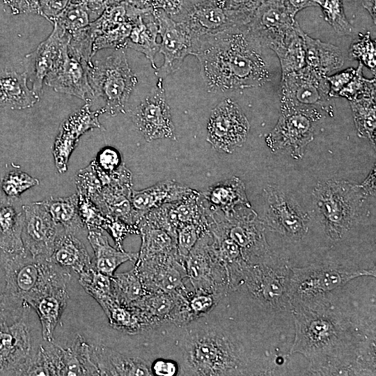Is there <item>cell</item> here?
<instances>
[{"instance_id":"obj_1","label":"cell","mask_w":376,"mask_h":376,"mask_svg":"<svg viewBox=\"0 0 376 376\" xmlns=\"http://www.w3.org/2000/svg\"><path fill=\"white\" fill-rule=\"evenodd\" d=\"M334 295L292 306L295 336L290 353L304 356L318 375H373L375 329L359 328L334 306Z\"/></svg>"},{"instance_id":"obj_2","label":"cell","mask_w":376,"mask_h":376,"mask_svg":"<svg viewBox=\"0 0 376 376\" xmlns=\"http://www.w3.org/2000/svg\"><path fill=\"white\" fill-rule=\"evenodd\" d=\"M165 327L168 329L163 327L164 329L160 332L173 340V345L164 350L167 353L164 358L178 362V375L256 373L254 357L244 334L234 322L221 319L215 307L207 315L187 324Z\"/></svg>"},{"instance_id":"obj_3","label":"cell","mask_w":376,"mask_h":376,"mask_svg":"<svg viewBox=\"0 0 376 376\" xmlns=\"http://www.w3.org/2000/svg\"><path fill=\"white\" fill-rule=\"evenodd\" d=\"M262 47L246 25L198 38L192 55L209 92L259 87L272 79Z\"/></svg>"},{"instance_id":"obj_4","label":"cell","mask_w":376,"mask_h":376,"mask_svg":"<svg viewBox=\"0 0 376 376\" xmlns=\"http://www.w3.org/2000/svg\"><path fill=\"white\" fill-rule=\"evenodd\" d=\"M5 287L0 301V324H11L31 313L29 300L56 285H68L71 273L49 260L33 258L26 250L15 253L0 251Z\"/></svg>"},{"instance_id":"obj_5","label":"cell","mask_w":376,"mask_h":376,"mask_svg":"<svg viewBox=\"0 0 376 376\" xmlns=\"http://www.w3.org/2000/svg\"><path fill=\"white\" fill-rule=\"evenodd\" d=\"M290 269L288 292L292 306L326 297L358 277H375V267L329 257Z\"/></svg>"},{"instance_id":"obj_6","label":"cell","mask_w":376,"mask_h":376,"mask_svg":"<svg viewBox=\"0 0 376 376\" xmlns=\"http://www.w3.org/2000/svg\"><path fill=\"white\" fill-rule=\"evenodd\" d=\"M290 267L283 258L269 252L246 265L240 284L234 290L244 295L262 312L273 315L291 313L288 292Z\"/></svg>"},{"instance_id":"obj_7","label":"cell","mask_w":376,"mask_h":376,"mask_svg":"<svg viewBox=\"0 0 376 376\" xmlns=\"http://www.w3.org/2000/svg\"><path fill=\"white\" fill-rule=\"evenodd\" d=\"M366 188L345 180L319 182L313 191L320 224L325 235L339 242L359 223Z\"/></svg>"},{"instance_id":"obj_8","label":"cell","mask_w":376,"mask_h":376,"mask_svg":"<svg viewBox=\"0 0 376 376\" xmlns=\"http://www.w3.org/2000/svg\"><path fill=\"white\" fill-rule=\"evenodd\" d=\"M88 82L95 97H102L104 113L111 116L125 113L130 96L137 84L136 76L129 66L123 49L86 68Z\"/></svg>"},{"instance_id":"obj_9","label":"cell","mask_w":376,"mask_h":376,"mask_svg":"<svg viewBox=\"0 0 376 376\" xmlns=\"http://www.w3.org/2000/svg\"><path fill=\"white\" fill-rule=\"evenodd\" d=\"M281 93V108L334 111L326 76L306 65L282 77Z\"/></svg>"},{"instance_id":"obj_10","label":"cell","mask_w":376,"mask_h":376,"mask_svg":"<svg viewBox=\"0 0 376 376\" xmlns=\"http://www.w3.org/2000/svg\"><path fill=\"white\" fill-rule=\"evenodd\" d=\"M323 116L317 110L281 108L278 122L266 137L267 145L273 150H288L295 159L301 158Z\"/></svg>"},{"instance_id":"obj_11","label":"cell","mask_w":376,"mask_h":376,"mask_svg":"<svg viewBox=\"0 0 376 376\" xmlns=\"http://www.w3.org/2000/svg\"><path fill=\"white\" fill-rule=\"evenodd\" d=\"M212 240L209 230L204 232L185 258L187 278L194 292L227 295L226 269L217 256Z\"/></svg>"},{"instance_id":"obj_12","label":"cell","mask_w":376,"mask_h":376,"mask_svg":"<svg viewBox=\"0 0 376 376\" xmlns=\"http://www.w3.org/2000/svg\"><path fill=\"white\" fill-rule=\"evenodd\" d=\"M173 19L182 24L195 42L202 36L244 26L250 21L224 6L205 0H182L180 10Z\"/></svg>"},{"instance_id":"obj_13","label":"cell","mask_w":376,"mask_h":376,"mask_svg":"<svg viewBox=\"0 0 376 376\" xmlns=\"http://www.w3.org/2000/svg\"><path fill=\"white\" fill-rule=\"evenodd\" d=\"M264 226L292 242L304 240L310 229V217L290 196L274 187L266 189Z\"/></svg>"},{"instance_id":"obj_14","label":"cell","mask_w":376,"mask_h":376,"mask_svg":"<svg viewBox=\"0 0 376 376\" xmlns=\"http://www.w3.org/2000/svg\"><path fill=\"white\" fill-rule=\"evenodd\" d=\"M250 124L240 107L226 98L211 111L207 124V141L220 152L232 153L246 141Z\"/></svg>"},{"instance_id":"obj_15","label":"cell","mask_w":376,"mask_h":376,"mask_svg":"<svg viewBox=\"0 0 376 376\" xmlns=\"http://www.w3.org/2000/svg\"><path fill=\"white\" fill-rule=\"evenodd\" d=\"M30 314L0 324V375H26L38 347L34 345Z\"/></svg>"},{"instance_id":"obj_16","label":"cell","mask_w":376,"mask_h":376,"mask_svg":"<svg viewBox=\"0 0 376 376\" xmlns=\"http://www.w3.org/2000/svg\"><path fill=\"white\" fill-rule=\"evenodd\" d=\"M297 24L295 16L279 0H265L246 26L262 47L275 52L292 34Z\"/></svg>"},{"instance_id":"obj_17","label":"cell","mask_w":376,"mask_h":376,"mask_svg":"<svg viewBox=\"0 0 376 376\" xmlns=\"http://www.w3.org/2000/svg\"><path fill=\"white\" fill-rule=\"evenodd\" d=\"M132 121L148 142L162 139L177 140L162 79H158L156 86L136 107Z\"/></svg>"},{"instance_id":"obj_18","label":"cell","mask_w":376,"mask_h":376,"mask_svg":"<svg viewBox=\"0 0 376 376\" xmlns=\"http://www.w3.org/2000/svg\"><path fill=\"white\" fill-rule=\"evenodd\" d=\"M134 267L147 292L174 293L187 282L185 259L177 251L137 257Z\"/></svg>"},{"instance_id":"obj_19","label":"cell","mask_w":376,"mask_h":376,"mask_svg":"<svg viewBox=\"0 0 376 376\" xmlns=\"http://www.w3.org/2000/svg\"><path fill=\"white\" fill-rule=\"evenodd\" d=\"M153 11L161 37L159 52L164 56L163 64L155 73L158 79L164 80L180 68L187 56L193 54L195 40L182 24L173 19L164 10Z\"/></svg>"},{"instance_id":"obj_20","label":"cell","mask_w":376,"mask_h":376,"mask_svg":"<svg viewBox=\"0 0 376 376\" xmlns=\"http://www.w3.org/2000/svg\"><path fill=\"white\" fill-rule=\"evenodd\" d=\"M24 220L22 238L24 249L33 258L48 260L61 226L52 218L41 201L22 205Z\"/></svg>"},{"instance_id":"obj_21","label":"cell","mask_w":376,"mask_h":376,"mask_svg":"<svg viewBox=\"0 0 376 376\" xmlns=\"http://www.w3.org/2000/svg\"><path fill=\"white\" fill-rule=\"evenodd\" d=\"M68 43L62 48L45 83L56 92L77 97L91 104L96 97L88 82L86 68L68 51Z\"/></svg>"},{"instance_id":"obj_22","label":"cell","mask_w":376,"mask_h":376,"mask_svg":"<svg viewBox=\"0 0 376 376\" xmlns=\"http://www.w3.org/2000/svg\"><path fill=\"white\" fill-rule=\"evenodd\" d=\"M104 113L102 108L91 110V104L86 103L61 124L52 151L55 166L59 173L68 170L69 159L80 137L93 128H103L98 117Z\"/></svg>"},{"instance_id":"obj_23","label":"cell","mask_w":376,"mask_h":376,"mask_svg":"<svg viewBox=\"0 0 376 376\" xmlns=\"http://www.w3.org/2000/svg\"><path fill=\"white\" fill-rule=\"evenodd\" d=\"M70 36L54 23L48 38L32 52L25 56L24 62L27 78L32 83V91L38 96L42 91V83L54 67L62 48L70 41Z\"/></svg>"},{"instance_id":"obj_24","label":"cell","mask_w":376,"mask_h":376,"mask_svg":"<svg viewBox=\"0 0 376 376\" xmlns=\"http://www.w3.org/2000/svg\"><path fill=\"white\" fill-rule=\"evenodd\" d=\"M91 357L99 375H152L151 357L124 354L103 344L91 345Z\"/></svg>"},{"instance_id":"obj_25","label":"cell","mask_w":376,"mask_h":376,"mask_svg":"<svg viewBox=\"0 0 376 376\" xmlns=\"http://www.w3.org/2000/svg\"><path fill=\"white\" fill-rule=\"evenodd\" d=\"M67 286H52L37 294L28 303L37 313L41 324V335L45 341L52 342L54 340V331L69 299Z\"/></svg>"},{"instance_id":"obj_26","label":"cell","mask_w":376,"mask_h":376,"mask_svg":"<svg viewBox=\"0 0 376 376\" xmlns=\"http://www.w3.org/2000/svg\"><path fill=\"white\" fill-rule=\"evenodd\" d=\"M194 190L173 180H166L142 190H132L131 203L134 211L141 220L149 211L166 203L180 201Z\"/></svg>"},{"instance_id":"obj_27","label":"cell","mask_w":376,"mask_h":376,"mask_svg":"<svg viewBox=\"0 0 376 376\" xmlns=\"http://www.w3.org/2000/svg\"><path fill=\"white\" fill-rule=\"evenodd\" d=\"M24 220L19 198L0 196V251L8 253L25 251L22 234Z\"/></svg>"},{"instance_id":"obj_28","label":"cell","mask_w":376,"mask_h":376,"mask_svg":"<svg viewBox=\"0 0 376 376\" xmlns=\"http://www.w3.org/2000/svg\"><path fill=\"white\" fill-rule=\"evenodd\" d=\"M48 260L78 274L93 266L82 242L75 234L66 231L62 226L56 237L53 252Z\"/></svg>"},{"instance_id":"obj_29","label":"cell","mask_w":376,"mask_h":376,"mask_svg":"<svg viewBox=\"0 0 376 376\" xmlns=\"http://www.w3.org/2000/svg\"><path fill=\"white\" fill-rule=\"evenodd\" d=\"M158 34V24L153 9L144 8L134 22L125 46L143 54L155 70L157 68L155 56L159 51V43L157 42Z\"/></svg>"},{"instance_id":"obj_30","label":"cell","mask_w":376,"mask_h":376,"mask_svg":"<svg viewBox=\"0 0 376 376\" xmlns=\"http://www.w3.org/2000/svg\"><path fill=\"white\" fill-rule=\"evenodd\" d=\"M205 208L210 212L224 214L240 205L250 206L244 183L237 177L219 182L201 192Z\"/></svg>"},{"instance_id":"obj_31","label":"cell","mask_w":376,"mask_h":376,"mask_svg":"<svg viewBox=\"0 0 376 376\" xmlns=\"http://www.w3.org/2000/svg\"><path fill=\"white\" fill-rule=\"evenodd\" d=\"M297 30L302 39L306 66L327 76L343 65V54L338 47L311 38L299 25Z\"/></svg>"},{"instance_id":"obj_32","label":"cell","mask_w":376,"mask_h":376,"mask_svg":"<svg viewBox=\"0 0 376 376\" xmlns=\"http://www.w3.org/2000/svg\"><path fill=\"white\" fill-rule=\"evenodd\" d=\"M27 79L25 72H0V107L24 109L39 101L40 96L28 88Z\"/></svg>"},{"instance_id":"obj_33","label":"cell","mask_w":376,"mask_h":376,"mask_svg":"<svg viewBox=\"0 0 376 376\" xmlns=\"http://www.w3.org/2000/svg\"><path fill=\"white\" fill-rule=\"evenodd\" d=\"M178 292H147L136 304L135 307L139 308L148 331L171 324L178 302Z\"/></svg>"},{"instance_id":"obj_34","label":"cell","mask_w":376,"mask_h":376,"mask_svg":"<svg viewBox=\"0 0 376 376\" xmlns=\"http://www.w3.org/2000/svg\"><path fill=\"white\" fill-rule=\"evenodd\" d=\"M87 239L94 252V268L100 273L112 276L116 269L127 261L135 262L138 253L126 252L110 245L102 230H88Z\"/></svg>"},{"instance_id":"obj_35","label":"cell","mask_w":376,"mask_h":376,"mask_svg":"<svg viewBox=\"0 0 376 376\" xmlns=\"http://www.w3.org/2000/svg\"><path fill=\"white\" fill-rule=\"evenodd\" d=\"M97 302L113 329L130 335L141 334L148 331L139 308L120 304L113 295Z\"/></svg>"},{"instance_id":"obj_36","label":"cell","mask_w":376,"mask_h":376,"mask_svg":"<svg viewBox=\"0 0 376 376\" xmlns=\"http://www.w3.org/2000/svg\"><path fill=\"white\" fill-rule=\"evenodd\" d=\"M53 220L66 231L77 234L86 228L79 214L78 195L50 197L41 201Z\"/></svg>"},{"instance_id":"obj_37","label":"cell","mask_w":376,"mask_h":376,"mask_svg":"<svg viewBox=\"0 0 376 376\" xmlns=\"http://www.w3.org/2000/svg\"><path fill=\"white\" fill-rule=\"evenodd\" d=\"M138 229L141 236V246L138 252V258L177 251L175 238L164 230L153 226L143 219L140 221Z\"/></svg>"},{"instance_id":"obj_38","label":"cell","mask_w":376,"mask_h":376,"mask_svg":"<svg viewBox=\"0 0 376 376\" xmlns=\"http://www.w3.org/2000/svg\"><path fill=\"white\" fill-rule=\"evenodd\" d=\"M111 279L112 295L120 304L135 306L147 293L134 267L114 274Z\"/></svg>"},{"instance_id":"obj_39","label":"cell","mask_w":376,"mask_h":376,"mask_svg":"<svg viewBox=\"0 0 376 376\" xmlns=\"http://www.w3.org/2000/svg\"><path fill=\"white\" fill-rule=\"evenodd\" d=\"M298 26L297 23L292 34L274 52L281 63L282 77L306 66L305 51L297 30Z\"/></svg>"},{"instance_id":"obj_40","label":"cell","mask_w":376,"mask_h":376,"mask_svg":"<svg viewBox=\"0 0 376 376\" xmlns=\"http://www.w3.org/2000/svg\"><path fill=\"white\" fill-rule=\"evenodd\" d=\"M350 102L358 134L375 142V95L361 96Z\"/></svg>"},{"instance_id":"obj_41","label":"cell","mask_w":376,"mask_h":376,"mask_svg":"<svg viewBox=\"0 0 376 376\" xmlns=\"http://www.w3.org/2000/svg\"><path fill=\"white\" fill-rule=\"evenodd\" d=\"M95 19L86 5L70 2L52 23L56 24L71 35L86 28Z\"/></svg>"},{"instance_id":"obj_42","label":"cell","mask_w":376,"mask_h":376,"mask_svg":"<svg viewBox=\"0 0 376 376\" xmlns=\"http://www.w3.org/2000/svg\"><path fill=\"white\" fill-rule=\"evenodd\" d=\"M79 275L80 285L96 301L112 296L111 276L99 272L93 266Z\"/></svg>"},{"instance_id":"obj_43","label":"cell","mask_w":376,"mask_h":376,"mask_svg":"<svg viewBox=\"0 0 376 376\" xmlns=\"http://www.w3.org/2000/svg\"><path fill=\"white\" fill-rule=\"evenodd\" d=\"M324 14V19L339 35L346 36L353 33L354 29L346 17L343 0H315Z\"/></svg>"},{"instance_id":"obj_44","label":"cell","mask_w":376,"mask_h":376,"mask_svg":"<svg viewBox=\"0 0 376 376\" xmlns=\"http://www.w3.org/2000/svg\"><path fill=\"white\" fill-rule=\"evenodd\" d=\"M38 185L39 180L26 173L20 171H11L2 178L1 189L4 196L19 198L23 192Z\"/></svg>"},{"instance_id":"obj_45","label":"cell","mask_w":376,"mask_h":376,"mask_svg":"<svg viewBox=\"0 0 376 376\" xmlns=\"http://www.w3.org/2000/svg\"><path fill=\"white\" fill-rule=\"evenodd\" d=\"M363 67V65L359 62L353 77L338 93V97H343L351 101L361 96L375 95V77L370 79L365 78Z\"/></svg>"},{"instance_id":"obj_46","label":"cell","mask_w":376,"mask_h":376,"mask_svg":"<svg viewBox=\"0 0 376 376\" xmlns=\"http://www.w3.org/2000/svg\"><path fill=\"white\" fill-rule=\"evenodd\" d=\"M376 52L375 42L371 40L369 32L359 33L357 39L353 41L349 49V56L359 60L375 75Z\"/></svg>"},{"instance_id":"obj_47","label":"cell","mask_w":376,"mask_h":376,"mask_svg":"<svg viewBox=\"0 0 376 376\" xmlns=\"http://www.w3.org/2000/svg\"><path fill=\"white\" fill-rule=\"evenodd\" d=\"M207 230L205 226L196 224H185L178 228L175 239L178 255L185 259L200 236Z\"/></svg>"},{"instance_id":"obj_48","label":"cell","mask_w":376,"mask_h":376,"mask_svg":"<svg viewBox=\"0 0 376 376\" xmlns=\"http://www.w3.org/2000/svg\"><path fill=\"white\" fill-rule=\"evenodd\" d=\"M93 160L100 170L107 173L114 172L124 163L120 152L111 146L102 148Z\"/></svg>"},{"instance_id":"obj_49","label":"cell","mask_w":376,"mask_h":376,"mask_svg":"<svg viewBox=\"0 0 376 376\" xmlns=\"http://www.w3.org/2000/svg\"><path fill=\"white\" fill-rule=\"evenodd\" d=\"M356 69L348 68L331 76H326L329 86V96L338 97V93L346 86L355 74Z\"/></svg>"},{"instance_id":"obj_50","label":"cell","mask_w":376,"mask_h":376,"mask_svg":"<svg viewBox=\"0 0 376 376\" xmlns=\"http://www.w3.org/2000/svg\"><path fill=\"white\" fill-rule=\"evenodd\" d=\"M265 0H225L226 9L237 13L251 19L254 11Z\"/></svg>"},{"instance_id":"obj_51","label":"cell","mask_w":376,"mask_h":376,"mask_svg":"<svg viewBox=\"0 0 376 376\" xmlns=\"http://www.w3.org/2000/svg\"><path fill=\"white\" fill-rule=\"evenodd\" d=\"M13 15L35 14L42 16L39 0H3Z\"/></svg>"},{"instance_id":"obj_52","label":"cell","mask_w":376,"mask_h":376,"mask_svg":"<svg viewBox=\"0 0 376 376\" xmlns=\"http://www.w3.org/2000/svg\"><path fill=\"white\" fill-rule=\"evenodd\" d=\"M150 370L152 375L174 376L178 375L179 366L172 359L157 357L152 361Z\"/></svg>"},{"instance_id":"obj_53","label":"cell","mask_w":376,"mask_h":376,"mask_svg":"<svg viewBox=\"0 0 376 376\" xmlns=\"http://www.w3.org/2000/svg\"><path fill=\"white\" fill-rule=\"evenodd\" d=\"M70 1L71 0H39L42 17L52 23Z\"/></svg>"},{"instance_id":"obj_54","label":"cell","mask_w":376,"mask_h":376,"mask_svg":"<svg viewBox=\"0 0 376 376\" xmlns=\"http://www.w3.org/2000/svg\"><path fill=\"white\" fill-rule=\"evenodd\" d=\"M182 0H147L149 8L160 9L173 19L180 12Z\"/></svg>"},{"instance_id":"obj_55","label":"cell","mask_w":376,"mask_h":376,"mask_svg":"<svg viewBox=\"0 0 376 376\" xmlns=\"http://www.w3.org/2000/svg\"><path fill=\"white\" fill-rule=\"evenodd\" d=\"M293 15L308 7L317 6L315 0H279Z\"/></svg>"},{"instance_id":"obj_56","label":"cell","mask_w":376,"mask_h":376,"mask_svg":"<svg viewBox=\"0 0 376 376\" xmlns=\"http://www.w3.org/2000/svg\"><path fill=\"white\" fill-rule=\"evenodd\" d=\"M107 1V0H71L70 2L86 5L96 19L104 10Z\"/></svg>"},{"instance_id":"obj_57","label":"cell","mask_w":376,"mask_h":376,"mask_svg":"<svg viewBox=\"0 0 376 376\" xmlns=\"http://www.w3.org/2000/svg\"><path fill=\"white\" fill-rule=\"evenodd\" d=\"M125 2L139 8H149L147 5V0H107L106 6L109 3Z\"/></svg>"},{"instance_id":"obj_58","label":"cell","mask_w":376,"mask_h":376,"mask_svg":"<svg viewBox=\"0 0 376 376\" xmlns=\"http://www.w3.org/2000/svg\"><path fill=\"white\" fill-rule=\"evenodd\" d=\"M363 6L368 11L374 24L376 20V0H362Z\"/></svg>"},{"instance_id":"obj_59","label":"cell","mask_w":376,"mask_h":376,"mask_svg":"<svg viewBox=\"0 0 376 376\" xmlns=\"http://www.w3.org/2000/svg\"><path fill=\"white\" fill-rule=\"evenodd\" d=\"M5 271L2 262L1 254L0 252V301L2 299L3 292L5 287Z\"/></svg>"},{"instance_id":"obj_60","label":"cell","mask_w":376,"mask_h":376,"mask_svg":"<svg viewBox=\"0 0 376 376\" xmlns=\"http://www.w3.org/2000/svg\"><path fill=\"white\" fill-rule=\"evenodd\" d=\"M205 1H208L215 3L219 5H222V6H224V3H225V0H205Z\"/></svg>"}]
</instances>
